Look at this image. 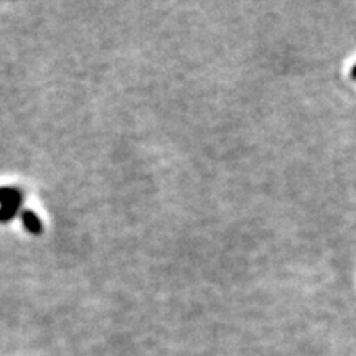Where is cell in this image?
Here are the masks:
<instances>
[{
	"label": "cell",
	"mask_w": 356,
	"mask_h": 356,
	"mask_svg": "<svg viewBox=\"0 0 356 356\" xmlns=\"http://www.w3.org/2000/svg\"><path fill=\"white\" fill-rule=\"evenodd\" d=\"M22 202H24V197H22V193L17 188H12V186L0 188V207L19 208L20 210Z\"/></svg>",
	"instance_id": "6da1fadb"
},
{
	"label": "cell",
	"mask_w": 356,
	"mask_h": 356,
	"mask_svg": "<svg viewBox=\"0 0 356 356\" xmlns=\"http://www.w3.org/2000/svg\"><path fill=\"white\" fill-rule=\"evenodd\" d=\"M22 221H24V226L25 229L29 231V233L32 234H40L43 231V225H42V220L35 215L32 210H25L22 211Z\"/></svg>",
	"instance_id": "7a4b0ae2"
},
{
	"label": "cell",
	"mask_w": 356,
	"mask_h": 356,
	"mask_svg": "<svg viewBox=\"0 0 356 356\" xmlns=\"http://www.w3.org/2000/svg\"><path fill=\"white\" fill-rule=\"evenodd\" d=\"M19 208H10V207H0V222H8L13 218L19 215Z\"/></svg>",
	"instance_id": "3957f363"
},
{
	"label": "cell",
	"mask_w": 356,
	"mask_h": 356,
	"mask_svg": "<svg viewBox=\"0 0 356 356\" xmlns=\"http://www.w3.org/2000/svg\"><path fill=\"white\" fill-rule=\"evenodd\" d=\"M351 74H353V78H356V65L353 66V70H351Z\"/></svg>",
	"instance_id": "277c9868"
}]
</instances>
